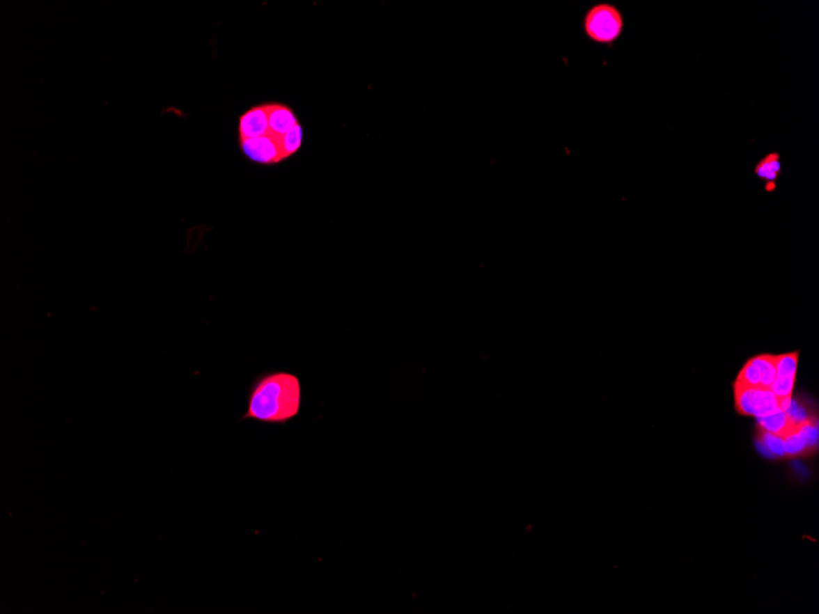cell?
Instances as JSON below:
<instances>
[{
    "instance_id": "obj_1",
    "label": "cell",
    "mask_w": 819,
    "mask_h": 614,
    "mask_svg": "<svg viewBox=\"0 0 819 614\" xmlns=\"http://www.w3.org/2000/svg\"><path fill=\"white\" fill-rule=\"evenodd\" d=\"M302 402V381L297 374L270 370L253 380L242 420L285 425L297 418Z\"/></svg>"
},
{
    "instance_id": "obj_2",
    "label": "cell",
    "mask_w": 819,
    "mask_h": 614,
    "mask_svg": "<svg viewBox=\"0 0 819 614\" xmlns=\"http://www.w3.org/2000/svg\"><path fill=\"white\" fill-rule=\"evenodd\" d=\"M583 30L590 41L601 46H612L623 33L625 19L617 6L599 3L585 13Z\"/></svg>"
},
{
    "instance_id": "obj_3",
    "label": "cell",
    "mask_w": 819,
    "mask_h": 614,
    "mask_svg": "<svg viewBox=\"0 0 819 614\" xmlns=\"http://www.w3.org/2000/svg\"><path fill=\"white\" fill-rule=\"evenodd\" d=\"M733 391L736 409L741 415L760 418L772 415L779 409L778 397L770 389L751 388L735 383Z\"/></svg>"
},
{
    "instance_id": "obj_4",
    "label": "cell",
    "mask_w": 819,
    "mask_h": 614,
    "mask_svg": "<svg viewBox=\"0 0 819 614\" xmlns=\"http://www.w3.org/2000/svg\"><path fill=\"white\" fill-rule=\"evenodd\" d=\"M281 138L269 133L264 136L240 140L242 154L253 164L274 166L283 162L281 152Z\"/></svg>"
},
{
    "instance_id": "obj_5",
    "label": "cell",
    "mask_w": 819,
    "mask_h": 614,
    "mask_svg": "<svg viewBox=\"0 0 819 614\" xmlns=\"http://www.w3.org/2000/svg\"><path fill=\"white\" fill-rule=\"evenodd\" d=\"M270 133L267 118V102L247 109L238 119V140L264 136Z\"/></svg>"
},
{
    "instance_id": "obj_6",
    "label": "cell",
    "mask_w": 819,
    "mask_h": 614,
    "mask_svg": "<svg viewBox=\"0 0 819 614\" xmlns=\"http://www.w3.org/2000/svg\"><path fill=\"white\" fill-rule=\"evenodd\" d=\"M267 118L270 133L277 136L285 135L299 123L295 111L283 103L267 102Z\"/></svg>"
},
{
    "instance_id": "obj_7",
    "label": "cell",
    "mask_w": 819,
    "mask_h": 614,
    "mask_svg": "<svg viewBox=\"0 0 819 614\" xmlns=\"http://www.w3.org/2000/svg\"><path fill=\"white\" fill-rule=\"evenodd\" d=\"M754 173L767 182L768 191L775 189V182L781 173V159L778 152H770L758 162Z\"/></svg>"
},
{
    "instance_id": "obj_8",
    "label": "cell",
    "mask_w": 819,
    "mask_h": 614,
    "mask_svg": "<svg viewBox=\"0 0 819 614\" xmlns=\"http://www.w3.org/2000/svg\"><path fill=\"white\" fill-rule=\"evenodd\" d=\"M758 425L760 427V430H764V432H768V433H772V434L778 435L781 439H783L785 435H788V433L800 430L797 427H795V425L790 423V420L786 417V414L783 411H781V409H778L777 412H774L772 415L758 418Z\"/></svg>"
},
{
    "instance_id": "obj_9",
    "label": "cell",
    "mask_w": 819,
    "mask_h": 614,
    "mask_svg": "<svg viewBox=\"0 0 819 614\" xmlns=\"http://www.w3.org/2000/svg\"><path fill=\"white\" fill-rule=\"evenodd\" d=\"M753 362L757 365L760 374V388L770 389L774 380L777 378V368H775V356L762 354L753 357Z\"/></svg>"
},
{
    "instance_id": "obj_10",
    "label": "cell",
    "mask_w": 819,
    "mask_h": 614,
    "mask_svg": "<svg viewBox=\"0 0 819 614\" xmlns=\"http://www.w3.org/2000/svg\"><path fill=\"white\" fill-rule=\"evenodd\" d=\"M303 135L304 133H303V127L301 123H298L288 133L282 135L281 152L283 161H287V159H291L292 156L297 154L302 146Z\"/></svg>"
},
{
    "instance_id": "obj_11",
    "label": "cell",
    "mask_w": 819,
    "mask_h": 614,
    "mask_svg": "<svg viewBox=\"0 0 819 614\" xmlns=\"http://www.w3.org/2000/svg\"><path fill=\"white\" fill-rule=\"evenodd\" d=\"M757 448L765 456H785L783 439L778 435L772 434L764 430H762L758 436Z\"/></svg>"
},
{
    "instance_id": "obj_12",
    "label": "cell",
    "mask_w": 819,
    "mask_h": 614,
    "mask_svg": "<svg viewBox=\"0 0 819 614\" xmlns=\"http://www.w3.org/2000/svg\"><path fill=\"white\" fill-rule=\"evenodd\" d=\"M785 455H800L809 451V446L806 443L802 433L800 430H794L783 438Z\"/></svg>"
},
{
    "instance_id": "obj_13",
    "label": "cell",
    "mask_w": 819,
    "mask_h": 614,
    "mask_svg": "<svg viewBox=\"0 0 819 614\" xmlns=\"http://www.w3.org/2000/svg\"><path fill=\"white\" fill-rule=\"evenodd\" d=\"M799 364V352L780 354L775 356V368L777 375L781 377H796Z\"/></svg>"
},
{
    "instance_id": "obj_14",
    "label": "cell",
    "mask_w": 819,
    "mask_h": 614,
    "mask_svg": "<svg viewBox=\"0 0 819 614\" xmlns=\"http://www.w3.org/2000/svg\"><path fill=\"white\" fill-rule=\"evenodd\" d=\"M735 383L751 388H760V374L752 359L743 365Z\"/></svg>"
},
{
    "instance_id": "obj_15",
    "label": "cell",
    "mask_w": 819,
    "mask_h": 614,
    "mask_svg": "<svg viewBox=\"0 0 819 614\" xmlns=\"http://www.w3.org/2000/svg\"><path fill=\"white\" fill-rule=\"evenodd\" d=\"M785 414H786V417L790 420V423L795 425V427H797V428H800L804 422L812 418L809 415V411L806 409L804 404H801L799 400H793L790 407H788V411Z\"/></svg>"
},
{
    "instance_id": "obj_16",
    "label": "cell",
    "mask_w": 819,
    "mask_h": 614,
    "mask_svg": "<svg viewBox=\"0 0 819 614\" xmlns=\"http://www.w3.org/2000/svg\"><path fill=\"white\" fill-rule=\"evenodd\" d=\"M795 380H796V377H781V375H777V378L774 380L770 390L773 391V394L778 399L785 397V396H791L793 390H794Z\"/></svg>"
}]
</instances>
